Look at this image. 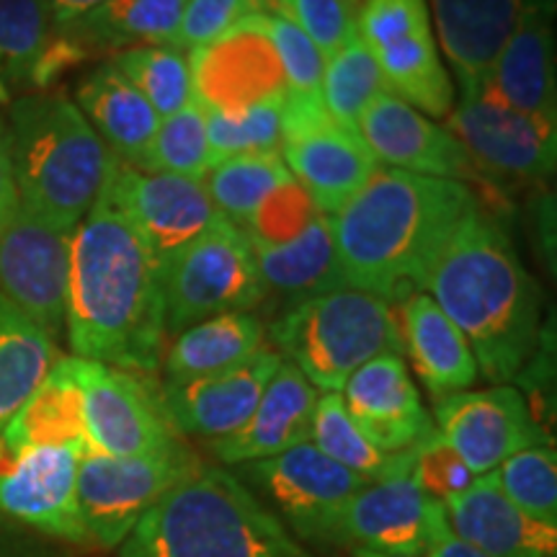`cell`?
Segmentation results:
<instances>
[{
    "label": "cell",
    "mask_w": 557,
    "mask_h": 557,
    "mask_svg": "<svg viewBox=\"0 0 557 557\" xmlns=\"http://www.w3.org/2000/svg\"><path fill=\"white\" fill-rule=\"evenodd\" d=\"M65 325L78 359L135 374H152L163 364V271L101 194L70 238Z\"/></svg>",
    "instance_id": "obj_1"
},
{
    "label": "cell",
    "mask_w": 557,
    "mask_h": 557,
    "mask_svg": "<svg viewBox=\"0 0 557 557\" xmlns=\"http://www.w3.org/2000/svg\"><path fill=\"white\" fill-rule=\"evenodd\" d=\"M478 207L468 184L380 165L331 218L344 287L387 302L421 292L438 250Z\"/></svg>",
    "instance_id": "obj_2"
},
{
    "label": "cell",
    "mask_w": 557,
    "mask_h": 557,
    "mask_svg": "<svg viewBox=\"0 0 557 557\" xmlns=\"http://www.w3.org/2000/svg\"><path fill=\"white\" fill-rule=\"evenodd\" d=\"M475 354L480 377L511 385L524 372L542 331L540 284L504 227L483 209L459 222L421 282Z\"/></svg>",
    "instance_id": "obj_3"
},
{
    "label": "cell",
    "mask_w": 557,
    "mask_h": 557,
    "mask_svg": "<svg viewBox=\"0 0 557 557\" xmlns=\"http://www.w3.org/2000/svg\"><path fill=\"white\" fill-rule=\"evenodd\" d=\"M120 557H312L238 475L201 468L165 493Z\"/></svg>",
    "instance_id": "obj_4"
},
{
    "label": "cell",
    "mask_w": 557,
    "mask_h": 557,
    "mask_svg": "<svg viewBox=\"0 0 557 557\" xmlns=\"http://www.w3.org/2000/svg\"><path fill=\"white\" fill-rule=\"evenodd\" d=\"M9 148L18 205L65 233L99 199L114 163L75 101L47 90L11 101Z\"/></svg>",
    "instance_id": "obj_5"
},
{
    "label": "cell",
    "mask_w": 557,
    "mask_h": 557,
    "mask_svg": "<svg viewBox=\"0 0 557 557\" xmlns=\"http://www.w3.org/2000/svg\"><path fill=\"white\" fill-rule=\"evenodd\" d=\"M269 336L278 357L295 364L318 393H341L367 361L403 351L393 302L351 287L297 299Z\"/></svg>",
    "instance_id": "obj_6"
},
{
    "label": "cell",
    "mask_w": 557,
    "mask_h": 557,
    "mask_svg": "<svg viewBox=\"0 0 557 557\" xmlns=\"http://www.w3.org/2000/svg\"><path fill=\"white\" fill-rule=\"evenodd\" d=\"M169 336L225 312H250L269 287L246 233L227 220H214L163 276Z\"/></svg>",
    "instance_id": "obj_7"
},
{
    "label": "cell",
    "mask_w": 557,
    "mask_h": 557,
    "mask_svg": "<svg viewBox=\"0 0 557 557\" xmlns=\"http://www.w3.org/2000/svg\"><path fill=\"white\" fill-rule=\"evenodd\" d=\"M199 468L201 459L181 442L143 457H111L88 447L78 462V513L90 545L120 547L137 521Z\"/></svg>",
    "instance_id": "obj_8"
},
{
    "label": "cell",
    "mask_w": 557,
    "mask_h": 557,
    "mask_svg": "<svg viewBox=\"0 0 557 557\" xmlns=\"http://www.w3.org/2000/svg\"><path fill=\"white\" fill-rule=\"evenodd\" d=\"M359 39L377 60L389 94L444 120L455 107V86L444 67L426 0H361Z\"/></svg>",
    "instance_id": "obj_9"
},
{
    "label": "cell",
    "mask_w": 557,
    "mask_h": 557,
    "mask_svg": "<svg viewBox=\"0 0 557 557\" xmlns=\"http://www.w3.org/2000/svg\"><path fill=\"white\" fill-rule=\"evenodd\" d=\"M278 152L292 178L329 218L380 169L359 127L333 120L323 99H284Z\"/></svg>",
    "instance_id": "obj_10"
},
{
    "label": "cell",
    "mask_w": 557,
    "mask_h": 557,
    "mask_svg": "<svg viewBox=\"0 0 557 557\" xmlns=\"http://www.w3.org/2000/svg\"><path fill=\"white\" fill-rule=\"evenodd\" d=\"M101 197L120 209L163 276L171 263L220 220L201 178L139 171L120 158L111 163Z\"/></svg>",
    "instance_id": "obj_11"
},
{
    "label": "cell",
    "mask_w": 557,
    "mask_h": 557,
    "mask_svg": "<svg viewBox=\"0 0 557 557\" xmlns=\"http://www.w3.org/2000/svg\"><path fill=\"white\" fill-rule=\"evenodd\" d=\"M447 129L480 176L542 181L555 173L557 122L521 114L485 90H462V99L447 114Z\"/></svg>",
    "instance_id": "obj_12"
},
{
    "label": "cell",
    "mask_w": 557,
    "mask_h": 557,
    "mask_svg": "<svg viewBox=\"0 0 557 557\" xmlns=\"http://www.w3.org/2000/svg\"><path fill=\"white\" fill-rule=\"evenodd\" d=\"M83 393L90 449L111 457H143L178 444L160 398L127 369L67 357Z\"/></svg>",
    "instance_id": "obj_13"
},
{
    "label": "cell",
    "mask_w": 557,
    "mask_h": 557,
    "mask_svg": "<svg viewBox=\"0 0 557 557\" xmlns=\"http://www.w3.org/2000/svg\"><path fill=\"white\" fill-rule=\"evenodd\" d=\"M436 431L462 457L472 475H487L508 457L534 444H547V431L534 418L519 387L493 385L438 398Z\"/></svg>",
    "instance_id": "obj_14"
},
{
    "label": "cell",
    "mask_w": 557,
    "mask_h": 557,
    "mask_svg": "<svg viewBox=\"0 0 557 557\" xmlns=\"http://www.w3.org/2000/svg\"><path fill=\"white\" fill-rule=\"evenodd\" d=\"M243 478L267 493L295 534L315 542H331L341 508L369 485L312 442L243 465Z\"/></svg>",
    "instance_id": "obj_15"
},
{
    "label": "cell",
    "mask_w": 557,
    "mask_h": 557,
    "mask_svg": "<svg viewBox=\"0 0 557 557\" xmlns=\"http://www.w3.org/2000/svg\"><path fill=\"white\" fill-rule=\"evenodd\" d=\"M73 447H9L0 442V513L41 534L90 545L78 513V462Z\"/></svg>",
    "instance_id": "obj_16"
},
{
    "label": "cell",
    "mask_w": 557,
    "mask_h": 557,
    "mask_svg": "<svg viewBox=\"0 0 557 557\" xmlns=\"http://www.w3.org/2000/svg\"><path fill=\"white\" fill-rule=\"evenodd\" d=\"M261 16L189 52L194 101L207 111L235 114L287 99V78Z\"/></svg>",
    "instance_id": "obj_17"
},
{
    "label": "cell",
    "mask_w": 557,
    "mask_h": 557,
    "mask_svg": "<svg viewBox=\"0 0 557 557\" xmlns=\"http://www.w3.org/2000/svg\"><path fill=\"white\" fill-rule=\"evenodd\" d=\"M70 238L21 205L0 230V295L52 338L65 325Z\"/></svg>",
    "instance_id": "obj_18"
},
{
    "label": "cell",
    "mask_w": 557,
    "mask_h": 557,
    "mask_svg": "<svg viewBox=\"0 0 557 557\" xmlns=\"http://www.w3.org/2000/svg\"><path fill=\"white\" fill-rule=\"evenodd\" d=\"M357 127L380 165L459 184L480 181L475 163L451 132L395 94H382L369 103Z\"/></svg>",
    "instance_id": "obj_19"
},
{
    "label": "cell",
    "mask_w": 557,
    "mask_h": 557,
    "mask_svg": "<svg viewBox=\"0 0 557 557\" xmlns=\"http://www.w3.org/2000/svg\"><path fill=\"white\" fill-rule=\"evenodd\" d=\"M278 364V351L267 346L256 357L222 372L186 382H165L160 406L176 434L218 442L235 434L248 421Z\"/></svg>",
    "instance_id": "obj_20"
},
{
    "label": "cell",
    "mask_w": 557,
    "mask_h": 557,
    "mask_svg": "<svg viewBox=\"0 0 557 557\" xmlns=\"http://www.w3.org/2000/svg\"><path fill=\"white\" fill-rule=\"evenodd\" d=\"M413 455L406 468L380 483H369L341 508L331 542L395 557H423L429 545L431 511L436 500L416 485Z\"/></svg>",
    "instance_id": "obj_21"
},
{
    "label": "cell",
    "mask_w": 557,
    "mask_h": 557,
    "mask_svg": "<svg viewBox=\"0 0 557 557\" xmlns=\"http://www.w3.org/2000/svg\"><path fill=\"white\" fill-rule=\"evenodd\" d=\"M341 400L361 434L389 455L416 447L434 429L400 354H382L357 369Z\"/></svg>",
    "instance_id": "obj_22"
},
{
    "label": "cell",
    "mask_w": 557,
    "mask_h": 557,
    "mask_svg": "<svg viewBox=\"0 0 557 557\" xmlns=\"http://www.w3.org/2000/svg\"><path fill=\"white\" fill-rule=\"evenodd\" d=\"M553 13L555 0L527 11L478 86L506 107L545 122H557Z\"/></svg>",
    "instance_id": "obj_23"
},
{
    "label": "cell",
    "mask_w": 557,
    "mask_h": 557,
    "mask_svg": "<svg viewBox=\"0 0 557 557\" xmlns=\"http://www.w3.org/2000/svg\"><path fill=\"white\" fill-rule=\"evenodd\" d=\"M442 506L451 532L487 557H557V527L511 504L493 472L478 475Z\"/></svg>",
    "instance_id": "obj_24"
},
{
    "label": "cell",
    "mask_w": 557,
    "mask_h": 557,
    "mask_svg": "<svg viewBox=\"0 0 557 557\" xmlns=\"http://www.w3.org/2000/svg\"><path fill=\"white\" fill-rule=\"evenodd\" d=\"M318 398L320 393L305 380V374L282 359L248 421L235 434L212 442L214 457L240 468L310 442Z\"/></svg>",
    "instance_id": "obj_25"
},
{
    "label": "cell",
    "mask_w": 557,
    "mask_h": 557,
    "mask_svg": "<svg viewBox=\"0 0 557 557\" xmlns=\"http://www.w3.org/2000/svg\"><path fill=\"white\" fill-rule=\"evenodd\" d=\"M547 0H431L459 88L475 90L527 11Z\"/></svg>",
    "instance_id": "obj_26"
},
{
    "label": "cell",
    "mask_w": 557,
    "mask_h": 557,
    "mask_svg": "<svg viewBox=\"0 0 557 557\" xmlns=\"http://www.w3.org/2000/svg\"><path fill=\"white\" fill-rule=\"evenodd\" d=\"M400 338L418 380L436 400L470 389L480 380L468 338L426 292H410L406 297Z\"/></svg>",
    "instance_id": "obj_27"
},
{
    "label": "cell",
    "mask_w": 557,
    "mask_h": 557,
    "mask_svg": "<svg viewBox=\"0 0 557 557\" xmlns=\"http://www.w3.org/2000/svg\"><path fill=\"white\" fill-rule=\"evenodd\" d=\"M75 107L103 139L111 156L137 169L160 127V116L114 62H103L81 81Z\"/></svg>",
    "instance_id": "obj_28"
},
{
    "label": "cell",
    "mask_w": 557,
    "mask_h": 557,
    "mask_svg": "<svg viewBox=\"0 0 557 557\" xmlns=\"http://www.w3.org/2000/svg\"><path fill=\"white\" fill-rule=\"evenodd\" d=\"M269 292L289 297H310L344 287L333 246L331 218L318 212L308 225L287 240H263L246 235Z\"/></svg>",
    "instance_id": "obj_29"
},
{
    "label": "cell",
    "mask_w": 557,
    "mask_h": 557,
    "mask_svg": "<svg viewBox=\"0 0 557 557\" xmlns=\"http://www.w3.org/2000/svg\"><path fill=\"white\" fill-rule=\"evenodd\" d=\"M267 348V329L253 312H225L176 333L163 354L165 382H186L243 364Z\"/></svg>",
    "instance_id": "obj_30"
},
{
    "label": "cell",
    "mask_w": 557,
    "mask_h": 557,
    "mask_svg": "<svg viewBox=\"0 0 557 557\" xmlns=\"http://www.w3.org/2000/svg\"><path fill=\"white\" fill-rule=\"evenodd\" d=\"M186 0H103L94 11L54 29L67 34L90 54L124 52L143 45H171Z\"/></svg>",
    "instance_id": "obj_31"
},
{
    "label": "cell",
    "mask_w": 557,
    "mask_h": 557,
    "mask_svg": "<svg viewBox=\"0 0 557 557\" xmlns=\"http://www.w3.org/2000/svg\"><path fill=\"white\" fill-rule=\"evenodd\" d=\"M9 447H73L86 451V416H83V393L75 380L70 359H58L37 393L11 418L0 434Z\"/></svg>",
    "instance_id": "obj_32"
},
{
    "label": "cell",
    "mask_w": 557,
    "mask_h": 557,
    "mask_svg": "<svg viewBox=\"0 0 557 557\" xmlns=\"http://www.w3.org/2000/svg\"><path fill=\"white\" fill-rule=\"evenodd\" d=\"M54 364V338L0 295V434Z\"/></svg>",
    "instance_id": "obj_33"
},
{
    "label": "cell",
    "mask_w": 557,
    "mask_h": 557,
    "mask_svg": "<svg viewBox=\"0 0 557 557\" xmlns=\"http://www.w3.org/2000/svg\"><path fill=\"white\" fill-rule=\"evenodd\" d=\"M310 442L323 455H329L333 462L351 470L367 483H380V480L395 475L406 468L410 455H413V447L398 451V455L374 447L351 421L344 400H341V393H323L318 398L315 410H312Z\"/></svg>",
    "instance_id": "obj_34"
},
{
    "label": "cell",
    "mask_w": 557,
    "mask_h": 557,
    "mask_svg": "<svg viewBox=\"0 0 557 557\" xmlns=\"http://www.w3.org/2000/svg\"><path fill=\"white\" fill-rule=\"evenodd\" d=\"M54 37L45 0H0V103L32 90L34 70Z\"/></svg>",
    "instance_id": "obj_35"
},
{
    "label": "cell",
    "mask_w": 557,
    "mask_h": 557,
    "mask_svg": "<svg viewBox=\"0 0 557 557\" xmlns=\"http://www.w3.org/2000/svg\"><path fill=\"white\" fill-rule=\"evenodd\" d=\"M289 178L282 152H259L214 163L207 171L205 186L220 218L243 230L263 201Z\"/></svg>",
    "instance_id": "obj_36"
},
{
    "label": "cell",
    "mask_w": 557,
    "mask_h": 557,
    "mask_svg": "<svg viewBox=\"0 0 557 557\" xmlns=\"http://www.w3.org/2000/svg\"><path fill=\"white\" fill-rule=\"evenodd\" d=\"M116 70L148 99L160 120L194 101L189 52L173 45H143L116 52Z\"/></svg>",
    "instance_id": "obj_37"
},
{
    "label": "cell",
    "mask_w": 557,
    "mask_h": 557,
    "mask_svg": "<svg viewBox=\"0 0 557 557\" xmlns=\"http://www.w3.org/2000/svg\"><path fill=\"white\" fill-rule=\"evenodd\" d=\"M320 94H323V103L333 120L344 122L348 127H357L361 111L377 96L389 94L377 60L367 50L359 34L325 60Z\"/></svg>",
    "instance_id": "obj_38"
},
{
    "label": "cell",
    "mask_w": 557,
    "mask_h": 557,
    "mask_svg": "<svg viewBox=\"0 0 557 557\" xmlns=\"http://www.w3.org/2000/svg\"><path fill=\"white\" fill-rule=\"evenodd\" d=\"M137 169L205 181L207 171L212 169L207 143V109L191 101L189 107L160 120L156 137Z\"/></svg>",
    "instance_id": "obj_39"
},
{
    "label": "cell",
    "mask_w": 557,
    "mask_h": 557,
    "mask_svg": "<svg viewBox=\"0 0 557 557\" xmlns=\"http://www.w3.org/2000/svg\"><path fill=\"white\" fill-rule=\"evenodd\" d=\"M493 478L511 504L547 527H557V451L534 444L500 462Z\"/></svg>",
    "instance_id": "obj_40"
},
{
    "label": "cell",
    "mask_w": 557,
    "mask_h": 557,
    "mask_svg": "<svg viewBox=\"0 0 557 557\" xmlns=\"http://www.w3.org/2000/svg\"><path fill=\"white\" fill-rule=\"evenodd\" d=\"M282 107H253L235 114L207 111V143L209 163L238 156H259V152H278L282 145Z\"/></svg>",
    "instance_id": "obj_41"
},
{
    "label": "cell",
    "mask_w": 557,
    "mask_h": 557,
    "mask_svg": "<svg viewBox=\"0 0 557 557\" xmlns=\"http://www.w3.org/2000/svg\"><path fill=\"white\" fill-rule=\"evenodd\" d=\"M269 13L287 18L308 34L325 60L357 37V0H269Z\"/></svg>",
    "instance_id": "obj_42"
},
{
    "label": "cell",
    "mask_w": 557,
    "mask_h": 557,
    "mask_svg": "<svg viewBox=\"0 0 557 557\" xmlns=\"http://www.w3.org/2000/svg\"><path fill=\"white\" fill-rule=\"evenodd\" d=\"M263 32L274 45L282 62L284 78H287V96H299V99H323L325 73V54L312 45V39L305 32H299L287 18L276 13H263L261 16Z\"/></svg>",
    "instance_id": "obj_43"
},
{
    "label": "cell",
    "mask_w": 557,
    "mask_h": 557,
    "mask_svg": "<svg viewBox=\"0 0 557 557\" xmlns=\"http://www.w3.org/2000/svg\"><path fill=\"white\" fill-rule=\"evenodd\" d=\"M259 13H269V0H186L184 16L171 45L191 52Z\"/></svg>",
    "instance_id": "obj_44"
},
{
    "label": "cell",
    "mask_w": 557,
    "mask_h": 557,
    "mask_svg": "<svg viewBox=\"0 0 557 557\" xmlns=\"http://www.w3.org/2000/svg\"><path fill=\"white\" fill-rule=\"evenodd\" d=\"M410 475H413L416 485L421 487L423 496L438 500V504L462 493L475 480L468 465L462 462V457L438 436L436 429H431L413 447Z\"/></svg>",
    "instance_id": "obj_45"
},
{
    "label": "cell",
    "mask_w": 557,
    "mask_h": 557,
    "mask_svg": "<svg viewBox=\"0 0 557 557\" xmlns=\"http://www.w3.org/2000/svg\"><path fill=\"white\" fill-rule=\"evenodd\" d=\"M423 557H487L480 553V549L470 547L468 542H462L451 532L447 524V517H444V506L434 504V511H431V524H429V545L426 555Z\"/></svg>",
    "instance_id": "obj_46"
},
{
    "label": "cell",
    "mask_w": 557,
    "mask_h": 557,
    "mask_svg": "<svg viewBox=\"0 0 557 557\" xmlns=\"http://www.w3.org/2000/svg\"><path fill=\"white\" fill-rule=\"evenodd\" d=\"M18 209V189L16 178H13L11 148H9V132L0 124V230L9 225L13 214Z\"/></svg>",
    "instance_id": "obj_47"
},
{
    "label": "cell",
    "mask_w": 557,
    "mask_h": 557,
    "mask_svg": "<svg viewBox=\"0 0 557 557\" xmlns=\"http://www.w3.org/2000/svg\"><path fill=\"white\" fill-rule=\"evenodd\" d=\"M47 11H50L54 29H65V26L75 24V21L101 5L103 0H45Z\"/></svg>",
    "instance_id": "obj_48"
},
{
    "label": "cell",
    "mask_w": 557,
    "mask_h": 557,
    "mask_svg": "<svg viewBox=\"0 0 557 557\" xmlns=\"http://www.w3.org/2000/svg\"><path fill=\"white\" fill-rule=\"evenodd\" d=\"M354 557H395V555H380V553H372V549H357Z\"/></svg>",
    "instance_id": "obj_49"
},
{
    "label": "cell",
    "mask_w": 557,
    "mask_h": 557,
    "mask_svg": "<svg viewBox=\"0 0 557 557\" xmlns=\"http://www.w3.org/2000/svg\"><path fill=\"white\" fill-rule=\"evenodd\" d=\"M0 557H18V555L13 553V549L5 547V545H0Z\"/></svg>",
    "instance_id": "obj_50"
}]
</instances>
